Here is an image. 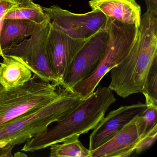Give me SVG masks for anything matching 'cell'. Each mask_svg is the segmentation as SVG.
<instances>
[{
    "mask_svg": "<svg viewBox=\"0 0 157 157\" xmlns=\"http://www.w3.org/2000/svg\"><path fill=\"white\" fill-rule=\"evenodd\" d=\"M147 11L157 15V0H145Z\"/></svg>",
    "mask_w": 157,
    "mask_h": 157,
    "instance_id": "21",
    "label": "cell"
},
{
    "mask_svg": "<svg viewBox=\"0 0 157 157\" xmlns=\"http://www.w3.org/2000/svg\"><path fill=\"white\" fill-rule=\"evenodd\" d=\"M90 39L71 38L50 25L46 46L51 68L58 80L59 86H62L77 54Z\"/></svg>",
    "mask_w": 157,
    "mask_h": 157,
    "instance_id": "9",
    "label": "cell"
},
{
    "mask_svg": "<svg viewBox=\"0 0 157 157\" xmlns=\"http://www.w3.org/2000/svg\"><path fill=\"white\" fill-rule=\"evenodd\" d=\"M91 10L102 13L107 18L140 27L141 8L136 0H90Z\"/></svg>",
    "mask_w": 157,
    "mask_h": 157,
    "instance_id": "12",
    "label": "cell"
},
{
    "mask_svg": "<svg viewBox=\"0 0 157 157\" xmlns=\"http://www.w3.org/2000/svg\"><path fill=\"white\" fill-rule=\"evenodd\" d=\"M2 88V86H1V84H0V89H1Z\"/></svg>",
    "mask_w": 157,
    "mask_h": 157,
    "instance_id": "25",
    "label": "cell"
},
{
    "mask_svg": "<svg viewBox=\"0 0 157 157\" xmlns=\"http://www.w3.org/2000/svg\"><path fill=\"white\" fill-rule=\"evenodd\" d=\"M84 99L62 88L59 97L47 105L0 127V147L27 142L46 132L48 127L64 118Z\"/></svg>",
    "mask_w": 157,
    "mask_h": 157,
    "instance_id": "3",
    "label": "cell"
},
{
    "mask_svg": "<svg viewBox=\"0 0 157 157\" xmlns=\"http://www.w3.org/2000/svg\"><path fill=\"white\" fill-rule=\"evenodd\" d=\"M39 25L28 20L4 19L0 32V45L2 51L31 36Z\"/></svg>",
    "mask_w": 157,
    "mask_h": 157,
    "instance_id": "13",
    "label": "cell"
},
{
    "mask_svg": "<svg viewBox=\"0 0 157 157\" xmlns=\"http://www.w3.org/2000/svg\"><path fill=\"white\" fill-rule=\"evenodd\" d=\"M0 63V84L8 90L24 85L32 77V72L24 64L10 57H3Z\"/></svg>",
    "mask_w": 157,
    "mask_h": 157,
    "instance_id": "14",
    "label": "cell"
},
{
    "mask_svg": "<svg viewBox=\"0 0 157 157\" xmlns=\"http://www.w3.org/2000/svg\"><path fill=\"white\" fill-rule=\"evenodd\" d=\"M157 60V15L147 11L141 15L136 42L124 59L111 71L108 88L125 98L142 93L151 67Z\"/></svg>",
    "mask_w": 157,
    "mask_h": 157,
    "instance_id": "1",
    "label": "cell"
},
{
    "mask_svg": "<svg viewBox=\"0 0 157 157\" xmlns=\"http://www.w3.org/2000/svg\"><path fill=\"white\" fill-rule=\"evenodd\" d=\"M43 9L50 26L71 38L90 39L106 29L107 18L99 11L78 14L63 10L57 5L43 7Z\"/></svg>",
    "mask_w": 157,
    "mask_h": 157,
    "instance_id": "7",
    "label": "cell"
},
{
    "mask_svg": "<svg viewBox=\"0 0 157 157\" xmlns=\"http://www.w3.org/2000/svg\"><path fill=\"white\" fill-rule=\"evenodd\" d=\"M108 38L106 27L89 40L71 65L63 81L62 88L71 91L77 83L94 71L105 52Z\"/></svg>",
    "mask_w": 157,
    "mask_h": 157,
    "instance_id": "8",
    "label": "cell"
},
{
    "mask_svg": "<svg viewBox=\"0 0 157 157\" xmlns=\"http://www.w3.org/2000/svg\"><path fill=\"white\" fill-rule=\"evenodd\" d=\"M57 84L44 81L33 75L24 85L0 89V127L39 109L59 97Z\"/></svg>",
    "mask_w": 157,
    "mask_h": 157,
    "instance_id": "5",
    "label": "cell"
},
{
    "mask_svg": "<svg viewBox=\"0 0 157 157\" xmlns=\"http://www.w3.org/2000/svg\"><path fill=\"white\" fill-rule=\"evenodd\" d=\"M146 104L138 102L120 106L110 112L94 129L90 136L89 150H94L112 138L125 126L147 108Z\"/></svg>",
    "mask_w": 157,
    "mask_h": 157,
    "instance_id": "10",
    "label": "cell"
},
{
    "mask_svg": "<svg viewBox=\"0 0 157 157\" xmlns=\"http://www.w3.org/2000/svg\"><path fill=\"white\" fill-rule=\"evenodd\" d=\"M157 138V125L143 137L136 147L135 151L137 154L141 153L151 147L155 143Z\"/></svg>",
    "mask_w": 157,
    "mask_h": 157,
    "instance_id": "19",
    "label": "cell"
},
{
    "mask_svg": "<svg viewBox=\"0 0 157 157\" xmlns=\"http://www.w3.org/2000/svg\"><path fill=\"white\" fill-rule=\"evenodd\" d=\"M139 28L134 25L125 24L107 18L108 38L104 54L94 71L77 83L71 91L83 99L91 94L103 78L127 56L136 40Z\"/></svg>",
    "mask_w": 157,
    "mask_h": 157,
    "instance_id": "4",
    "label": "cell"
},
{
    "mask_svg": "<svg viewBox=\"0 0 157 157\" xmlns=\"http://www.w3.org/2000/svg\"><path fill=\"white\" fill-rule=\"evenodd\" d=\"M61 143L50 146L49 157H90V151L82 145L79 138Z\"/></svg>",
    "mask_w": 157,
    "mask_h": 157,
    "instance_id": "16",
    "label": "cell"
},
{
    "mask_svg": "<svg viewBox=\"0 0 157 157\" xmlns=\"http://www.w3.org/2000/svg\"><path fill=\"white\" fill-rule=\"evenodd\" d=\"M136 117L108 141L90 151V157H127L131 156L140 140Z\"/></svg>",
    "mask_w": 157,
    "mask_h": 157,
    "instance_id": "11",
    "label": "cell"
},
{
    "mask_svg": "<svg viewBox=\"0 0 157 157\" xmlns=\"http://www.w3.org/2000/svg\"><path fill=\"white\" fill-rule=\"evenodd\" d=\"M0 56H2V57L4 56L1 47V45H0Z\"/></svg>",
    "mask_w": 157,
    "mask_h": 157,
    "instance_id": "24",
    "label": "cell"
},
{
    "mask_svg": "<svg viewBox=\"0 0 157 157\" xmlns=\"http://www.w3.org/2000/svg\"><path fill=\"white\" fill-rule=\"evenodd\" d=\"M21 2V0H0V32L5 15L17 8Z\"/></svg>",
    "mask_w": 157,
    "mask_h": 157,
    "instance_id": "20",
    "label": "cell"
},
{
    "mask_svg": "<svg viewBox=\"0 0 157 157\" xmlns=\"http://www.w3.org/2000/svg\"><path fill=\"white\" fill-rule=\"evenodd\" d=\"M32 1H33V0H32Z\"/></svg>",
    "mask_w": 157,
    "mask_h": 157,
    "instance_id": "26",
    "label": "cell"
},
{
    "mask_svg": "<svg viewBox=\"0 0 157 157\" xmlns=\"http://www.w3.org/2000/svg\"><path fill=\"white\" fill-rule=\"evenodd\" d=\"M157 106L148 105L146 109L136 117L140 135V140L157 125Z\"/></svg>",
    "mask_w": 157,
    "mask_h": 157,
    "instance_id": "17",
    "label": "cell"
},
{
    "mask_svg": "<svg viewBox=\"0 0 157 157\" xmlns=\"http://www.w3.org/2000/svg\"><path fill=\"white\" fill-rule=\"evenodd\" d=\"M116 101L108 87L99 88L46 132L26 142L21 150L34 152L56 143L79 138L94 129Z\"/></svg>",
    "mask_w": 157,
    "mask_h": 157,
    "instance_id": "2",
    "label": "cell"
},
{
    "mask_svg": "<svg viewBox=\"0 0 157 157\" xmlns=\"http://www.w3.org/2000/svg\"><path fill=\"white\" fill-rule=\"evenodd\" d=\"M50 29L48 19L40 25L29 38L2 51L3 56L13 58L24 64L34 75L47 82L58 80L51 68L46 50V42Z\"/></svg>",
    "mask_w": 157,
    "mask_h": 157,
    "instance_id": "6",
    "label": "cell"
},
{
    "mask_svg": "<svg viewBox=\"0 0 157 157\" xmlns=\"http://www.w3.org/2000/svg\"><path fill=\"white\" fill-rule=\"evenodd\" d=\"M14 156L16 157H27V155L23 152H17L14 154Z\"/></svg>",
    "mask_w": 157,
    "mask_h": 157,
    "instance_id": "23",
    "label": "cell"
},
{
    "mask_svg": "<svg viewBox=\"0 0 157 157\" xmlns=\"http://www.w3.org/2000/svg\"><path fill=\"white\" fill-rule=\"evenodd\" d=\"M142 94L146 99V104L157 106V60L151 67Z\"/></svg>",
    "mask_w": 157,
    "mask_h": 157,
    "instance_id": "18",
    "label": "cell"
},
{
    "mask_svg": "<svg viewBox=\"0 0 157 157\" xmlns=\"http://www.w3.org/2000/svg\"><path fill=\"white\" fill-rule=\"evenodd\" d=\"M15 146L8 145L0 147V157H13L12 151Z\"/></svg>",
    "mask_w": 157,
    "mask_h": 157,
    "instance_id": "22",
    "label": "cell"
},
{
    "mask_svg": "<svg viewBox=\"0 0 157 157\" xmlns=\"http://www.w3.org/2000/svg\"><path fill=\"white\" fill-rule=\"evenodd\" d=\"M4 19L28 20L41 25L48 19L43 7L35 3L32 0H21L18 7L8 12Z\"/></svg>",
    "mask_w": 157,
    "mask_h": 157,
    "instance_id": "15",
    "label": "cell"
}]
</instances>
